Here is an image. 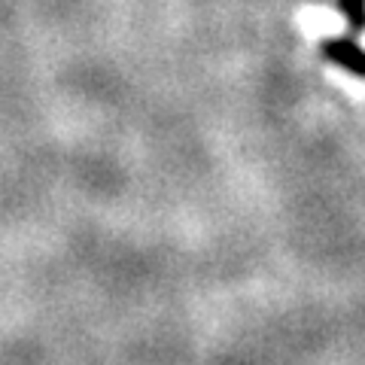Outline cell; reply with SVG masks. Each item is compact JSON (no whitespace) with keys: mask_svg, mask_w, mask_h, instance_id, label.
<instances>
[{"mask_svg":"<svg viewBox=\"0 0 365 365\" xmlns=\"http://www.w3.org/2000/svg\"><path fill=\"white\" fill-rule=\"evenodd\" d=\"M323 55L332 64H338V67H344L347 73H353V76H359V79H365V49L356 43V40H347V37H332V40H326L323 46Z\"/></svg>","mask_w":365,"mask_h":365,"instance_id":"obj_1","label":"cell"},{"mask_svg":"<svg viewBox=\"0 0 365 365\" xmlns=\"http://www.w3.org/2000/svg\"><path fill=\"white\" fill-rule=\"evenodd\" d=\"M338 9L344 13V19L350 21L353 31H365V0H335Z\"/></svg>","mask_w":365,"mask_h":365,"instance_id":"obj_2","label":"cell"}]
</instances>
